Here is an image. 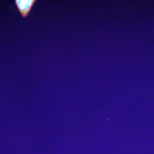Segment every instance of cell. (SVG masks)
<instances>
[{
	"label": "cell",
	"mask_w": 154,
	"mask_h": 154,
	"mask_svg": "<svg viewBox=\"0 0 154 154\" xmlns=\"http://www.w3.org/2000/svg\"><path fill=\"white\" fill-rule=\"evenodd\" d=\"M36 2V0H16L14 1L18 11L23 18L28 17Z\"/></svg>",
	"instance_id": "cell-1"
}]
</instances>
